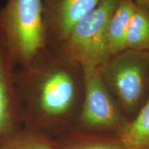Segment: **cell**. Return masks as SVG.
I'll list each match as a JSON object with an SVG mask.
<instances>
[{"mask_svg": "<svg viewBox=\"0 0 149 149\" xmlns=\"http://www.w3.org/2000/svg\"><path fill=\"white\" fill-rule=\"evenodd\" d=\"M17 66L0 37V148L24 127V111L17 88Z\"/></svg>", "mask_w": 149, "mask_h": 149, "instance_id": "obj_6", "label": "cell"}, {"mask_svg": "<svg viewBox=\"0 0 149 149\" xmlns=\"http://www.w3.org/2000/svg\"><path fill=\"white\" fill-rule=\"evenodd\" d=\"M0 37L17 67L48 47L43 0H7L0 8Z\"/></svg>", "mask_w": 149, "mask_h": 149, "instance_id": "obj_3", "label": "cell"}, {"mask_svg": "<svg viewBox=\"0 0 149 149\" xmlns=\"http://www.w3.org/2000/svg\"><path fill=\"white\" fill-rule=\"evenodd\" d=\"M82 68L83 101L74 127L93 133H115L128 119L105 85L97 67Z\"/></svg>", "mask_w": 149, "mask_h": 149, "instance_id": "obj_5", "label": "cell"}, {"mask_svg": "<svg viewBox=\"0 0 149 149\" xmlns=\"http://www.w3.org/2000/svg\"><path fill=\"white\" fill-rule=\"evenodd\" d=\"M137 6L149 10V0H133Z\"/></svg>", "mask_w": 149, "mask_h": 149, "instance_id": "obj_13", "label": "cell"}, {"mask_svg": "<svg viewBox=\"0 0 149 149\" xmlns=\"http://www.w3.org/2000/svg\"><path fill=\"white\" fill-rule=\"evenodd\" d=\"M53 149H126L115 133H93L74 126L54 139Z\"/></svg>", "mask_w": 149, "mask_h": 149, "instance_id": "obj_8", "label": "cell"}, {"mask_svg": "<svg viewBox=\"0 0 149 149\" xmlns=\"http://www.w3.org/2000/svg\"><path fill=\"white\" fill-rule=\"evenodd\" d=\"M53 147L54 139L51 136L24 126L0 149H53Z\"/></svg>", "mask_w": 149, "mask_h": 149, "instance_id": "obj_12", "label": "cell"}, {"mask_svg": "<svg viewBox=\"0 0 149 149\" xmlns=\"http://www.w3.org/2000/svg\"><path fill=\"white\" fill-rule=\"evenodd\" d=\"M97 68L124 114L131 120L149 99V52L125 49Z\"/></svg>", "mask_w": 149, "mask_h": 149, "instance_id": "obj_2", "label": "cell"}, {"mask_svg": "<svg viewBox=\"0 0 149 149\" xmlns=\"http://www.w3.org/2000/svg\"><path fill=\"white\" fill-rule=\"evenodd\" d=\"M119 0H101L96 8L77 22L55 50L66 61L78 66L98 67L110 57L106 29Z\"/></svg>", "mask_w": 149, "mask_h": 149, "instance_id": "obj_4", "label": "cell"}, {"mask_svg": "<svg viewBox=\"0 0 149 149\" xmlns=\"http://www.w3.org/2000/svg\"><path fill=\"white\" fill-rule=\"evenodd\" d=\"M15 79L24 127L55 139L74 126L83 101L82 67L46 47L28 64L17 67Z\"/></svg>", "mask_w": 149, "mask_h": 149, "instance_id": "obj_1", "label": "cell"}, {"mask_svg": "<svg viewBox=\"0 0 149 149\" xmlns=\"http://www.w3.org/2000/svg\"><path fill=\"white\" fill-rule=\"evenodd\" d=\"M101 0H43L48 47L57 49L73 26L94 10Z\"/></svg>", "mask_w": 149, "mask_h": 149, "instance_id": "obj_7", "label": "cell"}, {"mask_svg": "<svg viewBox=\"0 0 149 149\" xmlns=\"http://www.w3.org/2000/svg\"><path fill=\"white\" fill-rule=\"evenodd\" d=\"M115 134L126 149H149V99Z\"/></svg>", "mask_w": 149, "mask_h": 149, "instance_id": "obj_10", "label": "cell"}, {"mask_svg": "<svg viewBox=\"0 0 149 149\" xmlns=\"http://www.w3.org/2000/svg\"><path fill=\"white\" fill-rule=\"evenodd\" d=\"M136 4L133 0H119L106 29V45L110 57L126 49V36Z\"/></svg>", "mask_w": 149, "mask_h": 149, "instance_id": "obj_9", "label": "cell"}, {"mask_svg": "<svg viewBox=\"0 0 149 149\" xmlns=\"http://www.w3.org/2000/svg\"><path fill=\"white\" fill-rule=\"evenodd\" d=\"M126 49L149 52V10L137 5L126 33Z\"/></svg>", "mask_w": 149, "mask_h": 149, "instance_id": "obj_11", "label": "cell"}]
</instances>
